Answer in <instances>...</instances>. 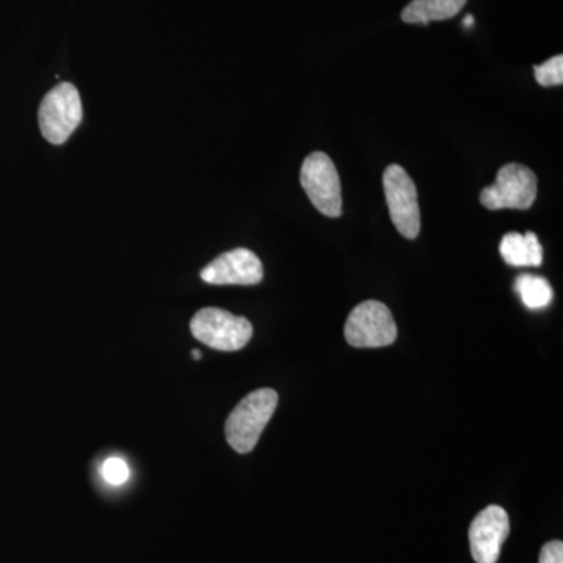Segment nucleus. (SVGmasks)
I'll list each match as a JSON object with an SVG mask.
<instances>
[{
	"mask_svg": "<svg viewBox=\"0 0 563 563\" xmlns=\"http://www.w3.org/2000/svg\"><path fill=\"white\" fill-rule=\"evenodd\" d=\"M277 404L279 395L273 388H258L239 402L225 421V440L233 451L239 454L254 451L276 412Z\"/></svg>",
	"mask_w": 563,
	"mask_h": 563,
	"instance_id": "f257e3e1",
	"label": "nucleus"
},
{
	"mask_svg": "<svg viewBox=\"0 0 563 563\" xmlns=\"http://www.w3.org/2000/svg\"><path fill=\"white\" fill-rule=\"evenodd\" d=\"M84 118V107L79 90L68 81L52 88L38 110L41 135L55 146L66 143L69 136L79 128Z\"/></svg>",
	"mask_w": 563,
	"mask_h": 563,
	"instance_id": "f03ea898",
	"label": "nucleus"
},
{
	"mask_svg": "<svg viewBox=\"0 0 563 563\" xmlns=\"http://www.w3.org/2000/svg\"><path fill=\"white\" fill-rule=\"evenodd\" d=\"M190 331L198 342L211 350L235 352L251 342L254 328L247 318L235 317L217 307H206L191 318Z\"/></svg>",
	"mask_w": 563,
	"mask_h": 563,
	"instance_id": "7ed1b4c3",
	"label": "nucleus"
},
{
	"mask_svg": "<svg viewBox=\"0 0 563 563\" xmlns=\"http://www.w3.org/2000/svg\"><path fill=\"white\" fill-rule=\"evenodd\" d=\"M301 185L320 213L329 218L342 217V181L328 154L313 152L303 161Z\"/></svg>",
	"mask_w": 563,
	"mask_h": 563,
	"instance_id": "20e7f679",
	"label": "nucleus"
},
{
	"mask_svg": "<svg viewBox=\"0 0 563 563\" xmlns=\"http://www.w3.org/2000/svg\"><path fill=\"white\" fill-rule=\"evenodd\" d=\"M537 198V176L528 166L507 163L495 184L481 191V203L488 210H529Z\"/></svg>",
	"mask_w": 563,
	"mask_h": 563,
	"instance_id": "39448f33",
	"label": "nucleus"
},
{
	"mask_svg": "<svg viewBox=\"0 0 563 563\" xmlns=\"http://www.w3.org/2000/svg\"><path fill=\"white\" fill-rule=\"evenodd\" d=\"M344 339L354 347L390 346L398 339V328L390 309L369 299L358 303L347 317Z\"/></svg>",
	"mask_w": 563,
	"mask_h": 563,
	"instance_id": "423d86ee",
	"label": "nucleus"
},
{
	"mask_svg": "<svg viewBox=\"0 0 563 563\" xmlns=\"http://www.w3.org/2000/svg\"><path fill=\"white\" fill-rule=\"evenodd\" d=\"M384 191L395 228L404 239H417L421 231V213L412 177L402 166L390 165L384 173Z\"/></svg>",
	"mask_w": 563,
	"mask_h": 563,
	"instance_id": "0eeeda50",
	"label": "nucleus"
},
{
	"mask_svg": "<svg viewBox=\"0 0 563 563\" xmlns=\"http://www.w3.org/2000/svg\"><path fill=\"white\" fill-rule=\"evenodd\" d=\"M510 532L509 515L499 506L485 507L470 526L468 539L474 562L496 563Z\"/></svg>",
	"mask_w": 563,
	"mask_h": 563,
	"instance_id": "6e6552de",
	"label": "nucleus"
},
{
	"mask_svg": "<svg viewBox=\"0 0 563 563\" xmlns=\"http://www.w3.org/2000/svg\"><path fill=\"white\" fill-rule=\"evenodd\" d=\"M201 279L210 285H257L263 280V265L254 252L239 247L210 262Z\"/></svg>",
	"mask_w": 563,
	"mask_h": 563,
	"instance_id": "1a4fd4ad",
	"label": "nucleus"
},
{
	"mask_svg": "<svg viewBox=\"0 0 563 563\" xmlns=\"http://www.w3.org/2000/svg\"><path fill=\"white\" fill-rule=\"evenodd\" d=\"M504 262L510 266H540L543 262V247L536 233L525 235L517 232L506 233L499 244Z\"/></svg>",
	"mask_w": 563,
	"mask_h": 563,
	"instance_id": "9d476101",
	"label": "nucleus"
},
{
	"mask_svg": "<svg viewBox=\"0 0 563 563\" xmlns=\"http://www.w3.org/2000/svg\"><path fill=\"white\" fill-rule=\"evenodd\" d=\"M468 0H412L402 10L406 24H429L432 21L451 20L461 13Z\"/></svg>",
	"mask_w": 563,
	"mask_h": 563,
	"instance_id": "9b49d317",
	"label": "nucleus"
},
{
	"mask_svg": "<svg viewBox=\"0 0 563 563\" xmlns=\"http://www.w3.org/2000/svg\"><path fill=\"white\" fill-rule=\"evenodd\" d=\"M518 295L528 309L540 310L550 306L554 298L553 288L544 277L521 274L515 282Z\"/></svg>",
	"mask_w": 563,
	"mask_h": 563,
	"instance_id": "f8f14e48",
	"label": "nucleus"
},
{
	"mask_svg": "<svg viewBox=\"0 0 563 563\" xmlns=\"http://www.w3.org/2000/svg\"><path fill=\"white\" fill-rule=\"evenodd\" d=\"M536 73V80L542 87H558L563 84V57L555 55L550 60L544 62L543 65L533 66Z\"/></svg>",
	"mask_w": 563,
	"mask_h": 563,
	"instance_id": "ddd939ff",
	"label": "nucleus"
},
{
	"mask_svg": "<svg viewBox=\"0 0 563 563\" xmlns=\"http://www.w3.org/2000/svg\"><path fill=\"white\" fill-rule=\"evenodd\" d=\"M101 474L103 479L110 485H122L128 483L131 477V468L128 463L120 457H110L102 463Z\"/></svg>",
	"mask_w": 563,
	"mask_h": 563,
	"instance_id": "4468645a",
	"label": "nucleus"
},
{
	"mask_svg": "<svg viewBox=\"0 0 563 563\" xmlns=\"http://www.w3.org/2000/svg\"><path fill=\"white\" fill-rule=\"evenodd\" d=\"M539 563H563V543L561 540L544 544Z\"/></svg>",
	"mask_w": 563,
	"mask_h": 563,
	"instance_id": "2eb2a0df",
	"label": "nucleus"
},
{
	"mask_svg": "<svg viewBox=\"0 0 563 563\" xmlns=\"http://www.w3.org/2000/svg\"><path fill=\"white\" fill-rule=\"evenodd\" d=\"M192 358H196V361H201L202 354L198 350L191 351Z\"/></svg>",
	"mask_w": 563,
	"mask_h": 563,
	"instance_id": "dca6fc26",
	"label": "nucleus"
},
{
	"mask_svg": "<svg viewBox=\"0 0 563 563\" xmlns=\"http://www.w3.org/2000/svg\"><path fill=\"white\" fill-rule=\"evenodd\" d=\"M473 24V16H466L465 18V25H472Z\"/></svg>",
	"mask_w": 563,
	"mask_h": 563,
	"instance_id": "f3484780",
	"label": "nucleus"
}]
</instances>
